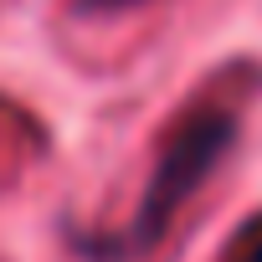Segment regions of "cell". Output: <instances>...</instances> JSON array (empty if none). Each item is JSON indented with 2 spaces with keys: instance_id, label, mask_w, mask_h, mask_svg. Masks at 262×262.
<instances>
[{
  "instance_id": "6da1fadb",
  "label": "cell",
  "mask_w": 262,
  "mask_h": 262,
  "mask_svg": "<svg viewBox=\"0 0 262 262\" xmlns=\"http://www.w3.org/2000/svg\"><path fill=\"white\" fill-rule=\"evenodd\" d=\"M236 128H242V103L231 98H206L195 108H185L170 134L160 139L155 149V170H149V185L128 216V226L118 236H77V247L93 257V262H128V257H144L165 242V231L175 226L180 206L211 180V170L231 155L236 144Z\"/></svg>"
},
{
  "instance_id": "7a4b0ae2",
  "label": "cell",
  "mask_w": 262,
  "mask_h": 262,
  "mask_svg": "<svg viewBox=\"0 0 262 262\" xmlns=\"http://www.w3.org/2000/svg\"><path fill=\"white\" fill-rule=\"evenodd\" d=\"M221 262H262V211L226 242V252H221Z\"/></svg>"
},
{
  "instance_id": "3957f363",
  "label": "cell",
  "mask_w": 262,
  "mask_h": 262,
  "mask_svg": "<svg viewBox=\"0 0 262 262\" xmlns=\"http://www.w3.org/2000/svg\"><path fill=\"white\" fill-rule=\"evenodd\" d=\"M72 6H77V11H108V16H113V11L139 6V0H72Z\"/></svg>"
}]
</instances>
